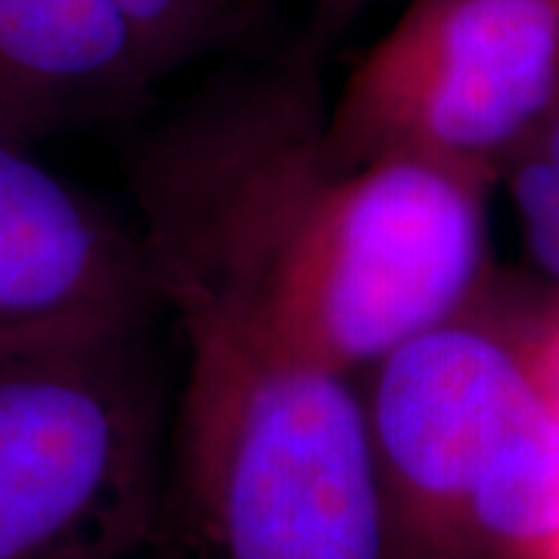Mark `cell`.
<instances>
[{
    "label": "cell",
    "instance_id": "7",
    "mask_svg": "<svg viewBox=\"0 0 559 559\" xmlns=\"http://www.w3.org/2000/svg\"><path fill=\"white\" fill-rule=\"evenodd\" d=\"M156 84L116 0H0V138L124 112Z\"/></svg>",
    "mask_w": 559,
    "mask_h": 559
},
{
    "label": "cell",
    "instance_id": "5",
    "mask_svg": "<svg viewBox=\"0 0 559 559\" xmlns=\"http://www.w3.org/2000/svg\"><path fill=\"white\" fill-rule=\"evenodd\" d=\"M364 377L385 559L448 557L473 491L547 395L522 342L466 311L401 342Z\"/></svg>",
    "mask_w": 559,
    "mask_h": 559
},
{
    "label": "cell",
    "instance_id": "12",
    "mask_svg": "<svg viewBox=\"0 0 559 559\" xmlns=\"http://www.w3.org/2000/svg\"><path fill=\"white\" fill-rule=\"evenodd\" d=\"M370 0H320V16L326 22L333 20H348L355 16L360 7H367Z\"/></svg>",
    "mask_w": 559,
    "mask_h": 559
},
{
    "label": "cell",
    "instance_id": "1",
    "mask_svg": "<svg viewBox=\"0 0 559 559\" xmlns=\"http://www.w3.org/2000/svg\"><path fill=\"white\" fill-rule=\"evenodd\" d=\"M485 183V171L419 156L340 162L299 62L227 81L162 124L138 162L140 240L358 380L473 305Z\"/></svg>",
    "mask_w": 559,
    "mask_h": 559
},
{
    "label": "cell",
    "instance_id": "9",
    "mask_svg": "<svg viewBox=\"0 0 559 559\" xmlns=\"http://www.w3.org/2000/svg\"><path fill=\"white\" fill-rule=\"evenodd\" d=\"M510 159V193L528 255L559 283V168L532 146H520Z\"/></svg>",
    "mask_w": 559,
    "mask_h": 559
},
{
    "label": "cell",
    "instance_id": "6",
    "mask_svg": "<svg viewBox=\"0 0 559 559\" xmlns=\"http://www.w3.org/2000/svg\"><path fill=\"white\" fill-rule=\"evenodd\" d=\"M156 311L143 240L0 138V360L140 340Z\"/></svg>",
    "mask_w": 559,
    "mask_h": 559
},
{
    "label": "cell",
    "instance_id": "4",
    "mask_svg": "<svg viewBox=\"0 0 559 559\" xmlns=\"http://www.w3.org/2000/svg\"><path fill=\"white\" fill-rule=\"evenodd\" d=\"M559 103V0H411L326 103L348 165L510 159Z\"/></svg>",
    "mask_w": 559,
    "mask_h": 559
},
{
    "label": "cell",
    "instance_id": "2",
    "mask_svg": "<svg viewBox=\"0 0 559 559\" xmlns=\"http://www.w3.org/2000/svg\"><path fill=\"white\" fill-rule=\"evenodd\" d=\"M153 271L187 348L178 444L215 559H385L355 377L286 340L255 305L175 264Z\"/></svg>",
    "mask_w": 559,
    "mask_h": 559
},
{
    "label": "cell",
    "instance_id": "11",
    "mask_svg": "<svg viewBox=\"0 0 559 559\" xmlns=\"http://www.w3.org/2000/svg\"><path fill=\"white\" fill-rule=\"evenodd\" d=\"M522 146H532L535 153H540L547 162H554L559 168V103L554 106V112L547 119L540 121L538 131L532 138L525 140Z\"/></svg>",
    "mask_w": 559,
    "mask_h": 559
},
{
    "label": "cell",
    "instance_id": "3",
    "mask_svg": "<svg viewBox=\"0 0 559 559\" xmlns=\"http://www.w3.org/2000/svg\"><path fill=\"white\" fill-rule=\"evenodd\" d=\"M159 473L143 336L0 360V559H121L153 528Z\"/></svg>",
    "mask_w": 559,
    "mask_h": 559
},
{
    "label": "cell",
    "instance_id": "8",
    "mask_svg": "<svg viewBox=\"0 0 559 559\" xmlns=\"http://www.w3.org/2000/svg\"><path fill=\"white\" fill-rule=\"evenodd\" d=\"M134 28L140 53L159 81L218 47L240 25L249 0H116Z\"/></svg>",
    "mask_w": 559,
    "mask_h": 559
},
{
    "label": "cell",
    "instance_id": "10",
    "mask_svg": "<svg viewBox=\"0 0 559 559\" xmlns=\"http://www.w3.org/2000/svg\"><path fill=\"white\" fill-rule=\"evenodd\" d=\"M522 352H525V360L538 380L540 392L559 411V318L550 320L532 345L525 342Z\"/></svg>",
    "mask_w": 559,
    "mask_h": 559
}]
</instances>
